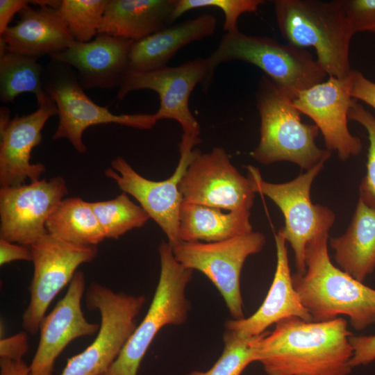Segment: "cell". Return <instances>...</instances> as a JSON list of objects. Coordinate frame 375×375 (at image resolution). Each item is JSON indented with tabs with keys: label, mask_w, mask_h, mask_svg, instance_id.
Returning a JSON list of instances; mask_svg holds the SVG:
<instances>
[{
	"label": "cell",
	"mask_w": 375,
	"mask_h": 375,
	"mask_svg": "<svg viewBox=\"0 0 375 375\" xmlns=\"http://www.w3.org/2000/svg\"><path fill=\"white\" fill-rule=\"evenodd\" d=\"M158 252L160 276L149 310L106 375H137L147 351L160 330L166 325H181L187 321L190 303L185 292L193 271L175 259L168 242L162 241Z\"/></svg>",
	"instance_id": "6"
},
{
	"label": "cell",
	"mask_w": 375,
	"mask_h": 375,
	"mask_svg": "<svg viewBox=\"0 0 375 375\" xmlns=\"http://www.w3.org/2000/svg\"><path fill=\"white\" fill-rule=\"evenodd\" d=\"M90 203L106 238L118 239L133 228L142 227L151 219L125 192L112 199Z\"/></svg>",
	"instance_id": "28"
},
{
	"label": "cell",
	"mask_w": 375,
	"mask_h": 375,
	"mask_svg": "<svg viewBox=\"0 0 375 375\" xmlns=\"http://www.w3.org/2000/svg\"><path fill=\"white\" fill-rule=\"evenodd\" d=\"M353 348L351 359L352 368L366 365L375 360V334L370 335H353L350 337Z\"/></svg>",
	"instance_id": "34"
},
{
	"label": "cell",
	"mask_w": 375,
	"mask_h": 375,
	"mask_svg": "<svg viewBox=\"0 0 375 375\" xmlns=\"http://www.w3.org/2000/svg\"><path fill=\"white\" fill-rule=\"evenodd\" d=\"M324 166V163L321 162L293 180L283 183L265 181L257 167L246 166L247 177L255 193L270 199L284 216L285 226L278 231L294 252L299 274H304L306 269L305 253L308 244L315 238L328 235L335 219L331 209L311 201L312 184Z\"/></svg>",
	"instance_id": "7"
},
{
	"label": "cell",
	"mask_w": 375,
	"mask_h": 375,
	"mask_svg": "<svg viewBox=\"0 0 375 375\" xmlns=\"http://www.w3.org/2000/svg\"><path fill=\"white\" fill-rule=\"evenodd\" d=\"M266 243L260 232L215 242H183L172 248L175 259L185 268L204 274L218 290L233 319L244 317L240 275L247 258L259 253Z\"/></svg>",
	"instance_id": "11"
},
{
	"label": "cell",
	"mask_w": 375,
	"mask_h": 375,
	"mask_svg": "<svg viewBox=\"0 0 375 375\" xmlns=\"http://www.w3.org/2000/svg\"><path fill=\"white\" fill-rule=\"evenodd\" d=\"M44 69L38 59L8 51L0 58V99L12 103L26 92L36 97L38 106L47 97L44 88Z\"/></svg>",
	"instance_id": "27"
},
{
	"label": "cell",
	"mask_w": 375,
	"mask_h": 375,
	"mask_svg": "<svg viewBox=\"0 0 375 375\" xmlns=\"http://www.w3.org/2000/svg\"><path fill=\"white\" fill-rule=\"evenodd\" d=\"M183 200L179 237L183 242H215L253 232L250 211H227Z\"/></svg>",
	"instance_id": "25"
},
{
	"label": "cell",
	"mask_w": 375,
	"mask_h": 375,
	"mask_svg": "<svg viewBox=\"0 0 375 375\" xmlns=\"http://www.w3.org/2000/svg\"><path fill=\"white\" fill-rule=\"evenodd\" d=\"M341 2L354 33H375V0H341Z\"/></svg>",
	"instance_id": "33"
},
{
	"label": "cell",
	"mask_w": 375,
	"mask_h": 375,
	"mask_svg": "<svg viewBox=\"0 0 375 375\" xmlns=\"http://www.w3.org/2000/svg\"><path fill=\"white\" fill-rule=\"evenodd\" d=\"M328 235L310 241L306 249V272L292 276L293 284L312 321L347 316L362 331L375 323V289L335 267L328 251Z\"/></svg>",
	"instance_id": "2"
},
{
	"label": "cell",
	"mask_w": 375,
	"mask_h": 375,
	"mask_svg": "<svg viewBox=\"0 0 375 375\" xmlns=\"http://www.w3.org/2000/svg\"><path fill=\"white\" fill-rule=\"evenodd\" d=\"M208 60L214 73L225 62L241 60L252 64L292 99L328 76L305 49L283 44L269 37L247 35L239 30L226 33Z\"/></svg>",
	"instance_id": "5"
},
{
	"label": "cell",
	"mask_w": 375,
	"mask_h": 375,
	"mask_svg": "<svg viewBox=\"0 0 375 375\" xmlns=\"http://www.w3.org/2000/svg\"><path fill=\"white\" fill-rule=\"evenodd\" d=\"M351 85L350 74L344 78L328 76L299 92L292 101L294 107L318 127L326 149L336 152L342 161L358 156L362 149L360 139L352 135L348 128L353 100Z\"/></svg>",
	"instance_id": "16"
},
{
	"label": "cell",
	"mask_w": 375,
	"mask_h": 375,
	"mask_svg": "<svg viewBox=\"0 0 375 375\" xmlns=\"http://www.w3.org/2000/svg\"><path fill=\"white\" fill-rule=\"evenodd\" d=\"M199 136L183 133L179 142L180 158L173 174L164 181H151L139 174L122 156L111 161L105 171L119 188L133 197L166 235L172 248L178 244L179 213L183 197L179 183L187 168L201 151L194 147L201 142Z\"/></svg>",
	"instance_id": "10"
},
{
	"label": "cell",
	"mask_w": 375,
	"mask_h": 375,
	"mask_svg": "<svg viewBox=\"0 0 375 375\" xmlns=\"http://www.w3.org/2000/svg\"><path fill=\"white\" fill-rule=\"evenodd\" d=\"M27 0H0V35L9 26V23L16 13L29 7Z\"/></svg>",
	"instance_id": "38"
},
{
	"label": "cell",
	"mask_w": 375,
	"mask_h": 375,
	"mask_svg": "<svg viewBox=\"0 0 375 375\" xmlns=\"http://www.w3.org/2000/svg\"><path fill=\"white\" fill-rule=\"evenodd\" d=\"M10 110L7 107L0 108V131H3L10 123Z\"/></svg>",
	"instance_id": "40"
},
{
	"label": "cell",
	"mask_w": 375,
	"mask_h": 375,
	"mask_svg": "<svg viewBox=\"0 0 375 375\" xmlns=\"http://www.w3.org/2000/svg\"><path fill=\"white\" fill-rule=\"evenodd\" d=\"M214 74L208 58L201 57L176 67L165 66L149 72L128 70L119 87L117 98L122 100L136 90H153L160 99V106L155 112L158 121L175 120L183 133L199 136L200 125L190 110L189 99L198 84L207 91Z\"/></svg>",
	"instance_id": "12"
},
{
	"label": "cell",
	"mask_w": 375,
	"mask_h": 375,
	"mask_svg": "<svg viewBox=\"0 0 375 375\" xmlns=\"http://www.w3.org/2000/svg\"><path fill=\"white\" fill-rule=\"evenodd\" d=\"M0 375H31L30 366L22 359L0 358Z\"/></svg>",
	"instance_id": "39"
},
{
	"label": "cell",
	"mask_w": 375,
	"mask_h": 375,
	"mask_svg": "<svg viewBox=\"0 0 375 375\" xmlns=\"http://www.w3.org/2000/svg\"><path fill=\"white\" fill-rule=\"evenodd\" d=\"M32 260L33 256L29 247L0 238L1 266L15 260L32 261Z\"/></svg>",
	"instance_id": "37"
},
{
	"label": "cell",
	"mask_w": 375,
	"mask_h": 375,
	"mask_svg": "<svg viewBox=\"0 0 375 375\" xmlns=\"http://www.w3.org/2000/svg\"><path fill=\"white\" fill-rule=\"evenodd\" d=\"M34 270L29 286L30 301L22 315L24 330L35 335L48 307L70 283L81 264L93 260L97 246H81L67 242L49 233L28 247Z\"/></svg>",
	"instance_id": "13"
},
{
	"label": "cell",
	"mask_w": 375,
	"mask_h": 375,
	"mask_svg": "<svg viewBox=\"0 0 375 375\" xmlns=\"http://www.w3.org/2000/svg\"><path fill=\"white\" fill-rule=\"evenodd\" d=\"M18 15L16 24L0 35L9 52L38 59L62 51L76 42L59 8L29 6Z\"/></svg>",
	"instance_id": "21"
},
{
	"label": "cell",
	"mask_w": 375,
	"mask_h": 375,
	"mask_svg": "<svg viewBox=\"0 0 375 375\" xmlns=\"http://www.w3.org/2000/svg\"><path fill=\"white\" fill-rule=\"evenodd\" d=\"M256 101L260 119V140L251 152L256 161L291 162L307 171L328 160L331 152L315 142L318 127L303 123L293 99L267 76L259 81Z\"/></svg>",
	"instance_id": "4"
},
{
	"label": "cell",
	"mask_w": 375,
	"mask_h": 375,
	"mask_svg": "<svg viewBox=\"0 0 375 375\" xmlns=\"http://www.w3.org/2000/svg\"><path fill=\"white\" fill-rule=\"evenodd\" d=\"M68 194L61 176L0 189V238L29 247L47 233L46 222Z\"/></svg>",
	"instance_id": "15"
},
{
	"label": "cell",
	"mask_w": 375,
	"mask_h": 375,
	"mask_svg": "<svg viewBox=\"0 0 375 375\" xmlns=\"http://www.w3.org/2000/svg\"><path fill=\"white\" fill-rule=\"evenodd\" d=\"M349 119L362 125L367 132L369 146L366 164V174L359 186V199L375 209V117L358 101L353 99Z\"/></svg>",
	"instance_id": "31"
},
{
	"label": "cell",
	"mask_w": 375,
	"mask_h": 375,
	"mask_svg": "<svg viewBox=\"0 0 375 375\" xmlns=\"http://www.w3.org/2000/svg\"><path fill=\"white\" fill-rule=\"evenodd\" d=\"M31 4H35L40 6H48L58 9L61 4V1L58 0H33L30 1Z\"/></svg>",
	"instance_id": "41"
},
{
	"label": "cell",
	"mask_w": 375,
	"mask_h": 375,
	"mask_svg": "<svg viewBox=\"0 0 375 375\" xmlns=\"http://www.w3.org/2000/svg\"><path fill=\"white\" fill-rule=\"evenodd\" d=\"M276 266L267 294L260 308L251 316L241 319H229L225 328L242 338L256 337L272 324L290 318L299 317L312 321L295 290L289 265L286 240L278 231L274 235Z\"/></svg>",
	"instance_id": "20"
},
{
	"label": "cell",
	"mask_w": 375,
	"mask_h": 375,
	"mask_svg": "<svg viewBox=\"0 0 375 375\" xmlns=\"http://www.w3.org/2000/svg\"><path fill=\"white\" fill-rule=\"evenodd\" d=\"M133 41L98 33L88 42H76L51 59L76 69L83 89L119 88L128 70V56Z\"/></svg>",
	"instance_id": "19"
},
{
	"label": "cell",
	"mask_w": 375,
	"mask_h": 375,
	"mask_svg": "<svg viewBox=\"0 0 375 375\" xmlns=\"http://www.w3.org/2000/svg\"><path fill=\"white\" fill-rule=\"evenodd\" d=\"M350 78L352 98L375 109V83L356 69L351 70Z\"/></svg>",
	"instance_id": "35"
},
{
	"label": "cell",
	"mask_w": 375,
	"mask_h": 375,
	"mask_svg": "<svg viewBox=\"0 0 375 375\" xmlns=\"http://www.w3.org/2000/svg\"><path fill=\"white\" fill-rule=\"evenodd\" d=\"M45 227L49 235L77 245L97 246L106 238L91 203L78 197L62 199Z\"/></svg>",
	"instance_id": "26"
},
{
	"label": "cell",
	"mask_w": 375,
	"mask_h": 375,
	"mask_svg": "<svg viewBox=\"0 0 375 375\" xmlns=\"http://www.w3.org/2000/svg\"><path fill=\"white\" fill-rule=\"evenodd\" d=\"M276 22L283 37L296 47L313 48L328 76H349L353 35L341 0H276Z\"/></svg>",
	"instance_id": "3"
},
{
	"label": "cell",
	"mask_w": 375,
	"mask_h": 375,
	"mask_svg": "<svg viewBox=\"0 0 375 375\" xmlns=\"http://www.w3.org/2000/svg\"><path fill=\"white\" fill-rule=\"evenodd\" d=\"M178 188L186 201L226 211H250L256 194L247 177L238 172L225 149L219 147L195 156Z\"/></svg>",
	"instance_id": "14"
},
{
	"label": "cell",
	"mask_w": 375,
	"mask_h": 375,
	"mask_svg": "<svg viewBox=\"0 0 375 375\" xmlns=\"http://www.w3.org/2000/svg\"><path fill=\"white\" fill-rule=\"evenodd\" d=\"M216 27L215 16L204 13L134 42L128 56V70L149 72L165 67L180 49L212 35Z\"/></svg>",
	"instance_id": "22"
},
{
	"label": "cell",
	"mask_w": 375,
	"mask_h": 375,
	"mask_svg": "<svg viewBox=\"0 0 375 375\" xmlns=\"http://www.w3.org/2000/svg\"><path fill=\"white\" fill-rule=\"evenodd\" d=\"M85 301L89 310L99 312V329L90 346L67 360L60 375H106L137 327L136 318L146 298L115 292L92 282Z\"/></svg>",
	"instance_id": "8"
},
{
	"label": "cell",
	"mask_w": 375,
	"mask_h": 375,
	"mask_svg": "<svg viewBox=\"0 0 375 375\" xmlns=\"http://www.w3.org/2000/svg\"><path fill=\"white\" fill-rule=\"evenodd\" d=\"M108 1L61 0L59 10L76 42H90L99 33Z\"/></svg>",
	"instance_id": "29"
},
{
	"label": "cell",
	"mask_w": 375,
	"mask_h": 375,
	"mask_svg": "<svg viewBox=\"0 0 375 375\" xmlns=\"http://www.w3.org/2000/svg\"><path fill=\"white\" fill-rule=\"evenodd\" d=\"M28 349L26 331L0 340V358L22 360Z\"/></svg>",
	"instance_id": "36"
},
{
	"label": "cell",
	"mask_w": 375,
	"mask_h": 375,
	"mask_svg": "<svg viewBox=\"0 0 375 375\" xmlns=\"http://www.w3.org/2000/svg\"><path fill=\"white\" fill-rule=\"evenodd\" d=\"M345 319L325 322L290 317L253 342L254 362L267 375H349L353 348Z\"/></svg>",
	"instance_id": "1"
},
{
	"label": "cell",
	"mask_w": 375,
	"mask_h": 375,
	"mask_svg": "<svg viewBox=\"0 0 375 375\" xmlns=\"http://www.w3.org/2000/svg\"><path fill=\"white\" fill-rule=\"evenodd\" d=\"M58 115L57 107L47 94L32 113L16 116L0 131V185L19 186L26 180H40L46 171L42 163H31V152L42 142V131L47 120Z\"/></svg>",
	"instance_id": "18"
},
{
	"label": "cell",
	"mask_w": 375,
	"mask_h": 375,
	"mask_svg": "<svg viewBox=\"0 0 375 375\" xmlns=\"http://www.w3.org/2000/svg\"><path fill=\"white\" fill-rule=\"evenodd\" d=\"M340 269L363 282L375 270V209L358 199L346 232L330 239Z\"/></svg>",
	"instance_id": "24"
},
{
	"label": "cell",
	"mask_w": 375,
	"mask_h": 375,
	"mask_svg": "<svg viewBox=\"0 0 375 375\" xmlns=\"http://www.w3.org/2000/svg\"><path fill=\"white\" fill-rule=\"evenodd\" d=\"M177 0H109L99 33L137 42L173 23Z\"/></svg>",
	"instance_id": "23"
},
{
	"label": "cell",
	"mask_w": 375,
	"mask_h": 375,
	"mask_svg": "<svg viewBox=\"0 0 375 375\" xmlns=\"http://www.w3.org/2000/svg\"><path fill=\"white\" fill-rule=\"evenodd\" d=\"M264 3L262 0H177L172 19L174 22L190 10L207 7L217 8L222 10L224 15V31L233 33L239 30L238 22L242 14L256 11Z\"/></svg>",
	"instance_id": "32"
},
{
	"label": "cell",
	"mask_w": 375,
	"mask_h": 375,
	"mask_svg": "<svg viewBox=\"0 0 375 375\" xmlns=\"http://www.w3.org/2000/svg\"><path fill=\"white\" fill-rule=\"evenodd\" d=\"M43 83L58 110V124L53 139H67L80 153L87 151L82 138L90 126L117 124L148 130L158 122L155 113L115 115L97 105L85 93L72 68L52 59L44 72Z\"/></svg>",
	"instance_id": "9"
},
{
	"label": "cell",
	"mask_w": 375,
	"mask_h": 375,
	"mask_svg": "<svg viewBox=\"0 0 375 375\" xmlns=\"http://www.w3.org/2000/svg\"><path fill=\"white\" fill-rule=\"evenodd\" d=\"M85 276L76 272L65 296L40 324V340L30 366L31 375H53L56 360L74 340L92 335L100 324L89 322L81 308Z\"/></svg>",
	"instance_id": "17"
},
{
	"label": "cell",
	"mask_w": 375,
	"mask_h": 375,
	"mask_svg": "<svg viewBox=\"0 0 375 375\" xmlns=\"http://www.w3.org/2000/svg\"><path fill=\"white\" fill-rule=\"evenodd\" d=\"M256 337L242 338L226 330L221 356L207 371H193L187 375H241L254 362L253 342Z\"/></svg>",
	"instance_id": "30"
}]
</instances>
